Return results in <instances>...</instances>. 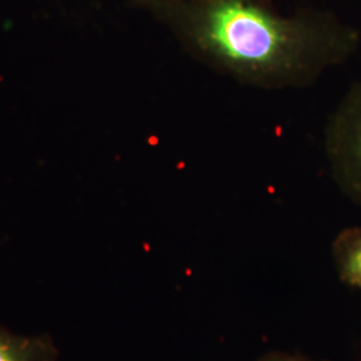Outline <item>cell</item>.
<instances>
[{
    "label": "cell",
    "mask_w": 361,
    "mask_h": 361,
    "mask_svg": "<svg viewBox=\"0 0 361 361\" xmlns=\"http://www.w3.org/2000/svg\"><path fill=\"white\" fill-rule=\"evenodd\" d=\"M0 361H59L50 335H19L0 326Z\"/></svg>",
    "instance_id": "cell-3"
},
{
    "label": "cell",
    "mask_w": 361,
    "mask_h": 361,
    "mask_svg": "<svg viewBox=\"0 0 361 361\" xmlns=\"http://www.w3.org/2000/svg\"><path fill=\"white\" fill-rule=\"evenodd\" d=\"M262 361H304L301 359H296V357H292V356H286V355H271L268 356L265 360Z\"/></svg>",
    "instance_id": "cell-5"
},
{
    "label": "cell",
    "mask_w": 361,
    "mask_h": 361,
    "mask_svg": "<svg viewBox=\"0 0 361 361\" xmlns=\"http://www.w3.org/2000/svg\"><path fill=\"white\" fill-rule=\"evenodd\" d=\"M197 63L247 87L302 90L357 52L360 31L329 10L273 0H130Z\"/></svg>",
    "instance_id": "cell-1"
},
{
    "label": "cell",
    "mask_w": 361,
    "mask_h": 361,
    "mask_svg": "<svg viewBox=\"0 0 361 361\" xmlns=\"http://www.w3.org/2000/svg\"><path fill=\"white\" fill-rule=\"evenodd\" d=\"M323 147L337 188L361 207V79L344 92L328 116Z\"/></svg>",
    "instance_id": "cell-2"
},
{
    "label": "cell",
    "mask_w": 361,
    "mask_h": 361,
    "mask_svg": "<svg viewBox=\"0 0 361 361\" xmlns=\"http://www.w3.org/2000/svg\"><path fill=\"white\" fill-rule=\"evenodd\" d=\"M336 269L345 284L361 288V228L340 233L334 243Z\"/></svg>",
    "instance_id": "cell-4"
}]
</instances>
